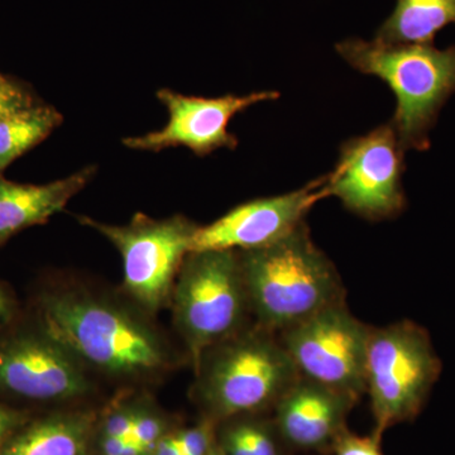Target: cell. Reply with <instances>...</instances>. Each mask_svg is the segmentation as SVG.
Returning <instances> with one entry per match:
<instances>
[{"label": "cell", "instance_id": "6da1fadb", "mask_svg": "<svg viewBox=\"0 0 455 455\" xmlns=\"http://www.w3.org/2000/svg\"><path fill=\"white\" fill-rule=\"evenodd\" d=\"M38 328L83 364L116 377L169 367V353L149 326L89 293L52 290L37 301Z\"/></svg>", "mask_w": 455, "mask_h": 455}, {"label": "cell", "instance_id": "7a4b0ae2", "mask_svg": "<svg viewBox=\"0 0 455 455\" xmlns=\"http://www.w3.org/2000/svg\"><path fill=\"white\" fill-rule=\"evenodd\" d=\"M238 252L250 309L267 331L278 334L344 302L339 275L307 223L268 247Z\"/></svg>", "mask_w": 455, "mask_h": 455}, {"label": "cell", "instance_id": "3957f363", "mask_svg": "<svg viewBox=\"0 0 455 455\" xmlns=\"http://www.w3.org/2000/svg\"><path fill=\"white\" fill-rule=\"evenodd\" d=\"M335 50L355 70L387 84L397 100L390 123L401 146L427 151L440 109L455 92V46L439 50L348 38Z\"/></svg>", "mask_w": 455, "mask_h": 455}, {"label": "cell", "instance_id": "277c9868", "mask_svg": "<svg viewBox=\"0 0 455 455\" xmlns=\"http://www.w3.org/2000/svg\"><path fill=\"white\" fill-rule=\"evenodd\" d=\"M197 373V396L218 419L276 406L300 377L278 334L259 325L209 349Z\"/></svg>", "mask_w": 455, "mask_h": 455}, {"label": "cell", "instance_id": "5b68a950", "mask_svg": "<svg viewBox=\"0 0 455 455\" xmlns=\"http://www.w3.org/2000/svg\"><path fill=\"white\" fill-rule=\"evenodd\" d=\"M176 325L194 361L242 331L250 309L238 251H200L184 260L175 289Z\"/></svg>", "mask_w": 455, "mask_h": 455}, {"label": "cell", "instance_id": "8992f818", "mask_svg": "<svg viewBox=\"0 0 455 455\" xmlns=\"http://www.w3.org/2000/svg\"><path fill=\"white\" fill-rule=\"evenodd\" d=\"M442 362L429 334L403 320L371 328L366 359V392L372 406L374 435L411 420L438 381Z\"/></svg>", "mask_w": 455, "mask_h": 455}, {"label": "cell", "instance_id": "52a82bcc", "mask_svg": "<svg viewBox=\"0 0 455 455\" xmlns=\"http://www.w3.org/2000/svg\"><path fill=\"white\" fill-rule=\"evenodd\" d=\"M77 220L106 236L119 251L124 287L132 298L149 313L163 309L173 293L199 226L182 215L157 220L142 212L127 226H110L89 217H77Z\"/></svg>", "mask_w": 455, "mask_h": 455}, {"label": "cell", "instance_id": "ba28073f", "mask_svg": "<svg viewBox=\"0 0 455 455\" xmlns=\"http://www.w3.org/2000/svg\"><path fill=\"white\" fill-rule=\"evenodd\" d=\"M371 326L359 322L346 302L278 333L299 374L357 401L366 392Z\"/></svg>", "mask_w": 455, "mask_h": 455}, {"label": "cell", "instance_id": "9c48e42d", "mask_svg": "<svg viewBox=\"0 0 455 455\" xmlns=\"http://www.w3.org/2000/svg\"><path fill=\"white\" fill-rule=\"evenodd\" d=\"M405 152L390 122L347 140L334 170L324 176L323 196H337L347 211L363 220L397 217L406 206Z\"/></svg>", "mask_w": 455, "mask_h": 455}, {"label": "cell", "instance_id": "30bf717a", "mask_svg": "<svg viewBox=\"0 0 455 455\" xmlns=\"http://www.w3.org/2000/svg\"><path fill=\"white\" fill-rule=\"evenodd\" d=\"M90 390L82 362L40 328L0 333V395L53 403L85 396Z\"/></svg>", "mask_w": 455, "mask_h": 455}, {"label": "cell", "instance_id": "8fae6325", "mask_svg": "<svg viewBox=\"0 0 455 455\" xmlns=\"http://www.w3.org/2000/svg\"><path fill=\"white\" fill-rule=\"evenodd\" d=\"M157 98L169 112L167 124L160 131L128 137L122 140L123 145L134 151L147 152L182 146L204 157L220 148L235 149L238 139L228 128L230 121L256 104L277 100L280 92L263 90L247 95L204 98L160 89Z\"/></svg>", "mask_w": 455, "mask_h": 455}, {"label": "cell", "instance_id": "7c38bea8", "mask_svg": "<svg viewBox=\"0 0 455 455\" xmlns=\"http://www.w3.org/2000/svg\"><path fill=\"white\" fill-rule=\"evenodd\" d=\"M324 178L283 196L241 204L212 224L199 227L191 252L252 251L276 243L305 223L307 212L323 199Z\"/></svg>", "mask_w": 455, "mask_h": 455}, {"label": "cell", "instance_id": "4fadbf2b", "mask_svg": "<svg viewBox=\"0 0 455 455\" xmlns=\"http://www.w3.org/2000/svg\"><path fill=\"white\" fill-rule=\"evenodd\" d=\"M353 405L349 397L300 376L275 406L278 434L301 451L333 449Z\"/></svg>", "mask_w": 455, "mask_h": 455}, {"label": "cell", "instance_id": "5bb4252c", "mask_svg": "<svg viewBox=\"0 0 455 455\" xmlns=\"http://www.w3.org/2000/svg\"><path fill=\"white\" fill-rule=\"evenodd\" d=\"M97 166L44 185L17 184L0 175V245L27 228L47 223L92 181Z\"/></svg>", "mask_w": 455, "mask_h": 455}, {"label": "cell", "instance_id": "9a60e30c", "mask_svg": "<svg viewBox=\"0 0 455 455\" xmlns=\"http://www.w3.org/2000/svg\"><path fill=\"white\" fill-rule=\"evenodd\" d=\"M94 416L56 414L23 425L0 449V455H89Z\"/></svg>", "mask_w": 455, "mask_h": 455}, {"label": "cell", "instance_id": "2e32d148", "mask_svg": "<svg viewBox=\"0 0 455 455\" xmlns=\"http://www.w3.org/2000/svg\"><path fill=\"white\" fill-rule=\"evenodd\" d=\"M455 25V0H397L374 40L386 44H433L445 27Z\"/></svg>", "mask_w": 455, "mask_h": 455}, {"label": "cell", "instance_id": "e0dca14e", "mask_svg": "<svg viewBox=\"0 0 455 455\" xmlns=\"http://www.w3.org/2000/svg\"><path fill=\"white\" fill-rule=\"evenodd\" d=\"M61 123V113L41 101L0 119V175L17 158L44 142Z\"/></svg>", "mask_w": 455, "mask_h": 455}, {"label": "cell", "instance_id": "ac0fdd59", "mask_svg": "<svg viewBox=\"0 0 455 455\" xmlns=\"http://www.w3.org/2000/svg\"><path fill=\"white\" fill-rule=\"evenodd\" d=\"M220 448L224 455H280L272 431L252 421H239L228 427Z\"/></svg>", "mask_w": 455, "mask_h": 455}, {"label": "cell", "instance_id": "d6986e66", "mask_svg": "<svg viewBox=\"0 0 455 455\" xmlns=\"http://www.w3.org/2000/svg\"><path fill=\"white\" fill-rule=\"evenodd\" d=\"M38 103L25 84L0 74V119Z\"/></svg>", "mask_w": 455, "mask_h": 455}, {"label": "cell", "instance_id": "ffe728a7", "mask_svg": "<svg viewBox=\"0 0 455 455\" xmlns=\"http://www.w3.org/2000/svg\"><path fill=\"white\" fill-rule=\"evenodd\" d=\"M164 436V424L161 419L147 410H136L131 439L145 449L147 455L152 453L158 440Z\"/></svg>", "mask_w": 455, "mask_h": 455}, {"label": "cell", "instance_id": "44dd1931", "mask_svg": "<svg viewBox=\"0 0 455 455\" xmlns=\"http://www.w3.org/2000/svg\"><path fill=\"white\" fill-rule=\"evenodd\" d=\"M335 455H383L381 438L372 435L363 436L344 430L335 442Z\"/></svg>", "mask_w": 455, "mask_h": 455}, {"label": "cell", "instance_id": "7402d4cb", "mask_svg": "<svg viewBox=\"0 0 455 455\" xmlns=\"http://www.w3.org/2000/svg\"><path fill=\"white\" fill-rule=\"evenodd\" d=\"M175 436L182 455H209L214 447L211 429L205 425L181 431Z\"/></svg>", "mask_w": 455, "mask_h": 455}, {"label": "cell", "instance_id": "603a6c76", "mask_svg": "<svg viewBox=\"0 0 455 455\" xmlns=\"http://www.w3.org/2000/svg\"><path fill=\"white\" fill-rule=\"evenodd\" d=\"M136 410L121 407L107 416L103 424V435L114 438L131 439Z\"/></svg>", "mask_w": 455, "mask_h": 455}, {"label": "cell", "instance_id": "cb8c5ba5", "mask_svg": "<svg viewBox=\"0 0 455 455\" xmlns=\"http://www.w3.org/2000/svg\"><path fill=\"white\" fill-rule=\"evenodd\" d=\"M27 421L28 418L25 412L0 403V449Z\"/></svg>", "mask_w": 455, "mask_h": 455}, {"label": "cell", "instance_id": "d4e9b609", "mask_svg": "<svg viewBox=\"0 0 455 455\" xmlns=\"http://www.w3.org/2000/svg\"><path fill=\"white\" fill-rule=\"evenodd\" d=\"M17 313V305L13 296L7 287L0 283V333L7 331L8 326L13 323Z\"/></svg>", "mask_w": 455, "mask_h": 455}, {"label": "cell", "instance_id": "484cf974", "mask_svg": "<svg viewBox=\"0 0 455 455\" xmlns=\"http://www.w3.org/2000/svg\"><path fill=\"white\" fill-rule=\"evenodd\" d=\"M149 455H182L176 436H163Z\"/></svg>", "mask_w": 455, "mask_h": 455}, {"label": "cell", "instance_id": "4316f807", "mask_svg": "<svg viewBox=\"0 0 455 455\" xmlns=\"http://www.w3.org/2000/svg\"><path fill=\"white\" fill-rule=\"evenodd\" d=\"M127 440L114 438V436H103V440H101V453L103 455H122Z\"/></svg>", "mask_w": 455, "mask_h": 455}, {"label": "cell", "instance_id": "83f0119b", "mask_svg": "<svg viewBox=\"0 0 455 455\" xmlns=\"http://www.w3.org/2000/svg\"><path fill=\"white\" fill-rule=\"evenodd\" d=\"M122 455H147L145 449L140 447L139 443L134 442V440L128 439L127 443H125L124 451H123Z\"/></svg>", "mask_w": 455, "mask_h": 455}, {"label": "cell", "instance_id": "f1b7e54d", "mask_svg": "<svg viewBox=\"0 0 455 455\" xmlns=\"http://www.w3.org/2000/svg\"><path fill=\"white\" fill-rule=\"evenodd\" d=\"M209 455H224V454L221 453L220 447H212L211 453H209Z\"/></svg>", "mask_w": 455, "mask_h": 455}]
</instances>
